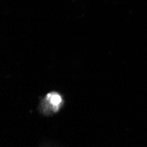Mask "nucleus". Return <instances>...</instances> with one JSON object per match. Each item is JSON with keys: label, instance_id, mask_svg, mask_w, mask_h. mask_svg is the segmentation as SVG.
<instances>
[{"label": "nucleus", "instance_id": "1", "mask_svg": "<svg viewBox=\"0 0 147 147\" xmlns=\"http://www.w3.org/2000/svg\"><path fill=\"white\" fill-rule=\"evenodd\" d=\"M63 106V99L59 93L51 92L46 95L40 105V111L44 115H52L58 112Z\"/></svg>", "mask_w": 147, "mask_h": 147}]
</instances>
